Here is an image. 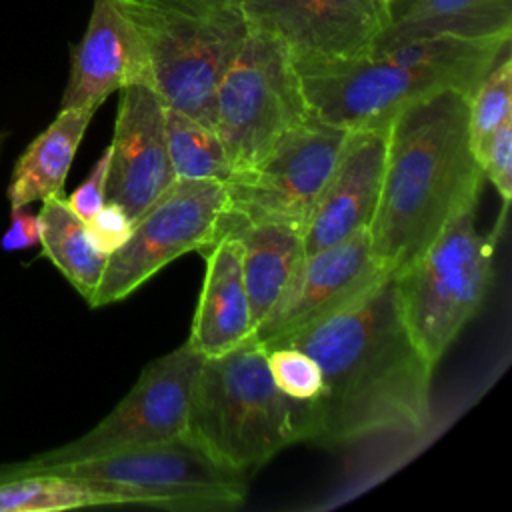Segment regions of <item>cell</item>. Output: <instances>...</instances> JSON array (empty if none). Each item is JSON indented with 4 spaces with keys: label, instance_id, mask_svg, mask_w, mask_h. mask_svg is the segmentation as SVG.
Masks as SVG:
<instances>
[{
    "label": "cell",
    "instance_id": "cell-25",
    "mask_svg": "<svg viewBox=\"0 0 512 512\" xmlns=\"http://www.w3.org/2000/svg\"><path fill=\"white\" fill-rule=\"evenodd\" d=\"M266 360L276 382L278 390L298 404H310L318 398L322 390V370L318 362L304 350L278 344V346H264Z\"/></svg>",
    "mask_w": 512,
    "mask_h": 512
},
{
    "label": "cell",
    "instance_id": "cell-30",
    "mask_svg": "<svg viewBox=\"0 0 512 512\" xmlns=\"http://www.w3.org/2000/svg\"><path fill=\"white\" fill-rule=\"evenodd\" d=\"M8 130H4V128H0V152H2V148H4V142L8 140Z\"/></svg>",
    "mask_w": 512,
    "mask_h": 512
},
{
    "label": "cell",
    "instance_id": "cell-19",
    "mask_svg": "<svg viewBox=\"0 0 512 512\" xmlns=\"http://www.w3.org/2000/svg\"><path fill=\"white\" fill-rule=\"evenodd\" d=\"M390 8L392 20L372 52L440 34L500 42L512 38V0H396Z\"/></svg>",
    "mask_w": 512,
    "mask_h": 512
},
{
    "label": "cell",
    "instance_id": "cell-10",
    "mask_svg": "<svg viewBox=\"0 0 512 512\" xmlns=\"http://www.w3.org/2000/svg\"><path fill=\"white\" fill-rule=\"evenodd\" d=\"M204 356L188 342L158 356L128 394L94 428L68 444L32 456L16 468H40L150 446L184 434L194 380Z\"/></svg>",
    "mask_w": 512,
    "mask_h": 512
},
{
    "label": "cell",
    "instance_id": "cell-27",
    "mask_svg": "<svg viewBox=\"0 0 512 512\" xmlns=\"http://www.w3.org/2000/svg\"><path fill=\"white\" fill-rule=\"evenodd\" d=\"M132 228L134 220L120 204L110 200H106L104 206L86 222V230L94 248L106 258L124 246L132 234Z\"/></svg>",
    "mask_w": 512,
    "mask_h": 512
},
{
    "label": "cell",
    "instance_id": "cell-11",
    "mask_svg": "<svg viewBox=\"0 0 512 512\" xmlns=\"http://www.w3.org/2000/svg\"><path fill=\"white\" fill-rule=\"evenodd\" d=\"M226 210V188L212 180H176L136 222L130 238L108 256L90 308L134 294L186 252L204 248Z\"/></svg>",
    "mask_w": 512,
    "mask_h": 512
},
{
    "label": "cell",
    "instance_id": "cell-23",
    "mask_svg": "<svg viewBox=\"0 0 512 512\" xmlns=\"http://www.w3.org/2000/svg\"><path fill=\"white\" fill-rule=\"evenodd\" d=\"M166 148L176 180L226 182L234 168L218 132L188 114L164 106Z\"/></svg>",
    "mask_w": 512,
    "mask_h": 512
},
{
    "label": "cell",
    "instance_id": "cell-3",
    "mask_svg": "<svg viewBox=\"0 0 512 512\" xmlns=\"http://www.w3.org/2000/svg\"><path fill=\"white\" fill-rule=\"evenodd\" d=\"M508 46L440 34L348 60H292L308 116L358 130L386 126L404 106L444 88L472 96Z\"/></svg>",
    "mask_w": 512,
    "mask_h": 512
},
{
    "label": "cell",
    "instance_id": "cell-20",
    "mask_svg": "<svg viewBox=\"0 0 512 512\" xmlns=\"http://www.w3.org/2000/svg\"><path fill=\"white\" fill-rule=\"evenodd\" d=\"M98 108H60L56 118L26 146L6 190L10 210L62 194L78 146Z\"/></svg>",
    "mask_w": 512,
    "mask_h": 512
},
{
    "label": "cell",
    "instance_id": "cell-13",
    "mask_svg": "<svg viewBox=\"0 0 512 512\" xmlns=\"http://www.w3.org/2000/svg\"><path fill=\"white\" fill-rule=\"evenodd\" d=\"M386 274L370 252L368 232L360 230L304 256L252 334L264 346L284 340L354 304Z\"/></svg>",
    "mask_w": 512,
    "mask_h": 512
},
{
    "label": "cell",
    "instance_id": "cell-31",
    "mask_svg": "<svg viewBox=\"0 0 512 512\" xmlns=\"http://www.w3.org/2000/svg\"><path fill=\"white\" fill-rule=\"evenodd\" d=\"M386 2H390V6H392V4H394V2H396V0H386Z\"/></svg>",
    "mask_w": 512,
    "mask_h": 512
},
{
    "label": "cell",
    "instance_id": "cell-6",
    "mask_svg": "<svg viewBox=\"0 0 512 512\" xmlns=\"http://www.w3.org/2000/svg\"><path fill=\"white\" fill-rule=\"evenodd\" d=\"M474 214H460L418 258L392 272L404 324L434 366L476 316L492 282L494 242L476 230Z\"/></svg>",
    "mask_w": 512,
    "mask_h": 512
},
{
    "label": "cell",
    "instance_id": "cell-15",
    "mask_svg": "<svg viewBox=\"0 0 512 512\" xmlns=\"http://www.w3.org/2000/svg\"><path fill=\"white\" fill-rule=\"evenodd\" d=\"M128 84H150L142 38L122 0H94L82 38L70 48L60 108H100Z\"/></svg>",
    "mask_w": 512,
    "mask_h": 512
},
{
    "label": "cell",
    "instance_id": "cell-24",
    "mask_svg": "<svg viewBox=\"0 0 512 512\" xmlns=\"http://www.w3.org/2000/svg\"><path fill=\"white\" fill-rule=\"evenodd\" d=\"M512 118V58L510 46L486 72L476 92L470 96L468 130L472 150L492 134L502 122Z\"/></svg>",
    "mask_w": 512,
    "mask_h": 512
},
{
    "label": "cell",
    "instance_id": "cell-22",
    "mask_svg": "<svg viewBox=\"0 0 512 512\" xmlns=\"http://www.w3.org/2000/svg\"><path fill=\"white\" fill-rule=\"evenodd\" d=\"M38 224L42 254L90 302L108 258L94 248L86 222L72 212L62 194H54L42 200Z\"/></svg>",
    "mask_w": 512,
    "mask_h": 512
},
{
    "label": "cell",
    "instance_id": "cell-9",
    "mask_svg": "<svg viewBox=\"0 0 512 512\" xmlns=\"http://www.w3.org/2000/svg\"><path fill=\"white\" fill-rule=\"evenodd\" d=\"M348 136L350 130L308 116L254 166L232 172L224 182L226 212L304 230Z\"/></svg>",
    "mask_w": 512,
    "mask_h": 512
},
{
    "label": "cell",
    "instance_id": "cell-1",
    "mask_svg": "<svg viewBox=\"0 0 512 512\" xmlns=\"http://www.w3.org/2000/svg\"><path fill=\"white\" fill-rule=\"evenodd\" d=\"M278 344L308 352L322 370L318 398L302 404V440L344 446L428 430L434 364L404 324L392 272L354 304L268 346Z\"/></svg>",
    "mask_w": 512,
    "mask_h": 512
},
{
    "label": "cell",
    "instance_id": "cell-8",
    "mask_svg": "<svg viewBox=\"0 0 512 512\" xmlns=\"http://www.w3.org/2000/svg\"><path fill=\"white\" fill-rule=\"evenodd\" d=\"M306 118L292 54L278 38L250 30L214 98V130L234 172L254 166Z\"/></svg>",
    "mask_w": 512,
    "mask_h": 512
},
{
    "label": "cell",
    "instance_id": "cell-2",
    "mask_svg": "<svg viewBox=\"0 0 512 512\" xmlns=\"http://www.w3.org/2000/svg\"><path fill=\"white\" fill-rule=\"evenodd\" d=\"M470 96L444 88L392 116L370 252L386 272L418 258L460 214L476 210L482 170L468 130Z\"/></svg>",
    "mask_w": 512,
    "mask_h": 512
},
{
    "label": "cell",
    "instance_id": "cell-16",
    "mask_svg": "<svg viewBox=\"0 0 512 512\" xmlns=\"http://www.w3.org/2000/svg\"><path fill=\"white\" fill-rule=\"evenodd\" d=\"M386 126L350 130L336 168L306 222L304 256L368 228L382 184Z\"/></svg>",
    "mask_w": 512,
    "mask_h": 512
},
{
    "label": "cell",
    "instance_id": "cell-21",
    "mask_svg": "<svg viewBox=\"0 0 512 512\" xmlns=\"http://www.w3.org/2000/svg\"><path fill=\"white\" fill-rule=\"evenodd\" d=\"M112 504L132 502L114 486L46 470L0 468V512H62Z\"/></svg>",
    "mask_w": 512,
    "mask_h": 512
},
{
    "label": "cell",
    "instance_id": "cell-7",
    "mask_svg": "<svg viewBox=\"0 0 512 512\" xmlns=\"http://www.w3.org/2000/svg\"><path fill=\"white\" fill-rule=\"evenodd\" d=\"M18 470H46L114 486L132 504L170 510H232L246 498L244 474L218 464L184 434L160 444Z\"/></svg>",
    "mask_w": 512,
    "mask_h": 512
},
{
    "label": "cell",
    "instance_id": "cell-4",
    "mask_svg": "<svg viewBox=\"0 0 512 512\" xmlns=\"http://www.w3.org/2000/svg\"><path fill=\"white\" fill-rule=\"evenodd\" d=\"M184 436L218 464L242 474L302 442V404L278 390L266 348L254 334L202 360Z\"/></svg>",
    "mask_w": 512,
    "mask_h": 512
},
{
    "label": "cell",
    "instance_id": "cell-14",
    "mask_svg": "<svg viewBox=\"0 0 512 512\" xmlns=\"http://www.w3.org/2000/svg\"><path fill=\"white\" fill-rule=\"evenodd\" d=\"M118 110L108 144L106 200L136 222L174 182L166 148L164 104L150 84L118 90Z\"/></svg>",
    "mask_w": 512,
    "mask_h": 512
},
{
    "label": "cell",
    "instance_id": "cell-28",
    "mask_svg": "<svg viewBox=\"0 0 512 512\" xmlns=\"http://www.w3.org/2000/svg\"><path fill=\"white\" fill-rule=\"evenodd\" d=\"M108 158H110V150L106 146V150L100 154V158L96 160V164L88 172L86 180L66 198V202L72 208V212L78 218H82L84 222H88L106 202Z\"/></svg>",
    "mask_w": 512,
    "mask_h": 512
},
{
    "label": "cell",
    "instance_id": "cell-12",
    "mask_svg": "<svg viewBox=\"0 0 512 512\" xmlns=\"http://www.w3.org/2000/svg\"><path fill=\"white\" fill-rule=\"evenodd\" d=\"M250 30L278 38L294 60H348L372 52L392 20L386 0H238Z\"/></svg>",
    "mask_w": 512,
    "mask_h": 512
},
{
    "label": "cell",
    "instance_id": "cell-26",
    "mask_svg": "<svg viewBox=\"0 0 512 512\" xmlns=\"http://www.w3.org/2000/svg\"><path fill=\"white\" fill-rule=\"evenodd\" d=\"M474 156L482 176L492 182L496 192L508 204L512 198V118L488 134L474 148Z\"/></svg>",
    "mask_w": 512,
    "mask_h": 512
},
{
    "label": "cell",
    "instance_id": "cell-29",
    "mask_svg": "<svg viewBox=\"0 0 512 512\" xmlns=\"http://www.w3.org/2000/svg\"><path fill=\"white\" fill-rule=\"evenodd\" d=\"M40 242V224L38 214L28 212L26 208H12L10 210V226L4 232L0 246L6 252L26 250Z\"/></svg>",
    "mask_w": 512,
    "mask_h": 512
},
{
    "label": "cell",
    "instance_id": "cell-17",
    "mask_svg": "<svg viewBox=\"0 0 512 512\" xmlns=\"http://www.w3.org/2000/svg\"><path fill=\"white\" fill-rule=\"evenodd\" d=\"M198 252L204 256V280L186 342L210 358L250 338L254 326L234 236L218 224L214 238Z\"/></svg>",
    "mask_w": 512,
    "mask_h": 512
},
{
    "label": "cell",
    "instance_id": "cell-18",
    "mask_svg": "<svg viewBox=\"0 0 512 512\" xmlns=\"http://www.w3.org/2000/svg\"><path fill=\"white\" fill-rule=\"evenodd\" d=\"M220 226L238 244L252 326L256 328L304 258V230L274 220H246L226 210Z\"/></svg>",
    "mask_w": 512,
    "mask_h": 512
},
{
    "label": "cell",
    "instance_id": "cell-5",
    "mask_svg": "<svg viewBox=\"0 0 512 512\" xmlns=\"http://www.w3.org/2000/svg\"><path fill=\"white\" fill-rule=\"evenodd\" d=\"M166 108L214 128V98L250 26L238 0H122Z\"/></svg>",
    "mask_w": 512,
    "mask_h": 512
}]
</instances>
